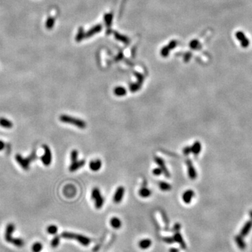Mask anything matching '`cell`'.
<instances>
[{
    "label": "cell",
    "mask_w": 252,
    "mask_h": 252,
    "mask_svg": "<svg viewBox=\"0 0 252 252\" xmlns=\"http://www.w3.org/2000/svg\"><path fill=\"white\" fill-rule=\"evenodd\" d=\"M235 36H236L238 41L240 42V44H241V46L242 47V48H247V47H249L250 43L249 40V39L245 36L244 33L243 32L238 31L236 33H235Z\"/></svg>",
    "instance_id": "cell-6"
},
{
    "label": "cell",
    "mask_w": 252,
    "mask_h": 252,
    "mask_svg": "<svg viewBox=\"0 0 252 252\" xmlns=\"http://www.w3.org/2000/svg\"><path fill=\"white\" fill-rule=\"evenodd\" d=\"M47 231L50 235H55L58 233V227L55 225H50L47 228Z\"/></svg>",
    "instance_id": "cell-27"
},
{
    "label": "cell",
    "mask_w": 252,
    "mask_h": 252,
    "mask_svg": "<svg viewBox=\"0 0 252 252\" xmlns=\"http://www.w3.org/2000/svg\"><path fill=\"white\" fill-rule=\"evenodd\" d=\"M92 198L95 201V205L97 209H101L104 204V198L101 195L98 188H94L92 191Z\"/></svg>",
    "instance_id": "cell-4"
},
{
    "label": "cell",
    "mask_w": 252,
    "mask_h": 252,
    "mask_svg": "<svg viewBox=\"0 0 252 252\" xmlns=\"http://www.w3.org/2000/svg\"><path fill=\"white\" fill-rule=\"evenodd\" d=\"M252 228V221H248L244 223V226L240 231V235L242 237H245L249 234Z\"/></svg>",
    "instance_id": "cell-12"
},
{
    "label": "cell",
    "mask_w": 252,
    "mask_h": 252,
    "mask_svg": "<svg viewBox=\"0 0 252 252\" xmlns=\"http://www.w3.org/2000/svg\"><path fill=\"white\" fill-rule=\"evenodd\" d=\"M235 240L237 245H238V246L239 247V249H240L244 250L245 248H246V244H245L244 242L243 237H242L241 235H237V236L235 238Z\"/></svg>",
    "instance_id": "cell-16"
},
{
    "label": "cell",
    "mask_w": 252,
    "mask_h": 252,
    "mask_svg": "<svg viewBox=\"0 0 252 252\" xmlns=\"http://www.w3.org/2000/svg\"><path fill=\"white\" fill-rule=\"evenodd\" d=\"M60 120L63 123H69L76 126V127H79L81 129H84L86 127V123L84 120L79 118H76L75 117L65 115V114L60 116Z\"/></svg>",
    "instance_id": "cell-2"
},
{
    "label": "cell",
    "mask_w": 252,
    "mask_h": 252,
    "mask_svg": "<svg viewBox=\"0 0 252 252\" xmlns=\"http://www.w3.org/2000/svg\"><path fill=\"white\" fill-rule=\"evenodd\" d=\"M43 150H44V154L41 156V160L43 162V164L46 166L50 165L52 161V154L51 151H50V148L48 146L44 144L43 145Z\"/></svg>",
    "instance_id": "cell-5"
},
{
    "label": "cell",
    "mask_w": 252,
    "mask_h": 252,
    "mask_svg": "<svg viewBox=\"0 0 252 252\" xmlns=\"http://www.w3.org/2000/svg\"><path fill=\"white\" fill-rule=\"evenodd\" d=\"M154 160H155L156 162L157 163V165H158L159 167L162 169V173H164L165 176L166 177H169V176H170V174H169V171H168L167 168H166L165 164L163 160L161 159L159 157H155L154 158Z\"/></svg>",
    "instance_id": "cell-10"
},
{
    "label": "cell",
    "mask_w": 252,
    "mask_h": 252,
    "mask_svg": "<svg viewBox=\"0 0 252 252\" xmlns=\"http://www.w3.org/2000/svg\"><path fill=\"white\" fill-rule=\"evenodd\" d=\"M114 93L117 96H124L126 94V90L123 87H116V88L114 89Z\"/></svg>",
    "instance_id": "cell-23"
},
{
    "label": "cell",
    "mask_w": 252,
    "mask_h": 252,
    "mask_svg": "<svg viewBox=\"0 0 252 252\" xmlns=\"http://www.w3.org/2000/svg\"><path fill=\"white\" fill-rule=\"evenodd\" d=\"M78 152L77 151V150H72L71 152V161L72 162H75V161L77 160V158H78Z\"/></svg>",
    "instance_id": "cell-28"
},
{
    "label": "cell",
    "mask_w": 252,
    "mask_h": 252,
    "mask_svg": "<svg viewBox=\"0 0 252 252\" xmlns=\"http://www.w3.org/2000/svg\"><path fill=\"white\" fill-rule=\"evenodd\" d=\"M110 224L111 226L113 227L114 228L118 229V228H120L121 227V221L117 217H113L111 218L110 220Z\"/></svg>",
    "instance_id": "cell-19"
},
{
    "label": "cell",
    "mask_w": 252,
    "mask_h": 252,
    "mask_svg": "<svg viewBox=\"0 0 252 252\" xmlns=\"http://www.w3.org/2000/svg\"><path fill=\"white\" fill-rule=\"evenodd\" d=\"M85 164V161L83 160H76L75 161V162H72L71 165L70 166V172H75V171H76L77 169H80L81 167H83L84 165Z\"/></svg>",
    "instance_id": "cell-13"
},
{
    "label": "cell",
    "mask_w": 252,
    "mask_h": 252,
    "mask_svg": "<svg viewBox=\"0 0 252 252\" xmlns=\"http://www.w3.org/2000/svg\"><path fill=\"white\" fill-rule=\"evenodd\" d=\"M27 158L28 159V160L30 161V162H31L32 161L34 160L36 158V152H35V151H33V152L31 154V155H30V156H28V157Z\"/></svg>",
    "instance_id": "cell-31"
},
{
    "label": "cell",
    "mask_w": 252,
    "mask_h": 252,
    "mask_svg": "<svg viewBox=\"0 0 252 252\" xmlns=\"http://www.w3.org/2000/svg\"><path fill=\"white\" fill-rule=\"evenodd\" d=\"M4 147H5V144H4V142H3V141L0 140V151L3 150V149H4Z\"/></svg>",
    "instance_id": "cell-35"
},
{
    "label": "cell",
    "mask_w": 252,
    "mask_h": 252,
    "mask_svg": "<svg viewBox=\"0 0 252 252\" xmlns=\"http://www.w3.org/2000/svg\"><path fill=\"white\" fill-rule=\"evenodd\" d=\"M201 144L199 142H196L191 147V153H193L195 156H198L201 151Z\"/></svg>",
    "instance_id": "cell-17"
},
{
    "label": "cell",
    "mask_w": 252,
    "mask_h": 252,
    "mask_svg": "<svg viewBox=\"0 0 252 252\" xmlns=\"http://www.w3.org/2000/svg\"><path fill=\"white\" fill-rule=\"evenodd\" d=\"M198 42L197 41H193L192 42V43H191V46H192V48H196V47L198 46Z\"/></svg>",
    "instance_id": "cell-36"
},
{
    "label": "cell",
    "mask_w": 252,
    "mask_h": 252,
    "mask_svg": "<svg viewBox=\"0 0 252 252\" xmlns=\"http://www.w3.org/2000/svg\"><path fill=\"white\" fill-rule=\"evenodd\" d=\"M55 23V19L53 17H49V18L47 19L46 23V27L48 30H51L53 28V25Z\"/></svg>",
    "instance_id": "cell-25"
},
{
    "label": "cell",
    "mask_w": 252,
    "mask_h": 252,
    "mask_svg": "<svg viewBox=\"0 0 252 252\" xmlns=\"http://www.w3.org/2000/svg\"><path fill=\"white\" fill-rule=\"evenodd\" d=\"M151 244L152 242L149 239H144L139 242V246L142 249H147L150 247Z\"/></svg>",
    "instance_id": "cell-20"
},
{
    "label": "cell",
    "mask_w": 252,
    "mask_h": 252,
    "mask_svg": "<svg viewBox=\"0 0 252 252\" xmlns=\"http://www.w3.org/2000/svg\"><path fill=\"white\" fill-rule=\"evenodd\" d=\"M61 236L62 238H65V239L76 240L81 244L83 245V246H88L90 243V240L87 237L83 236L82 235L75 234V233H70V232H63L61 234Z\"/></svg>",
    "instance_id": "cell-3"
},
{
    "label": "cell",
    "mask_w": 252,
    "mask_h": 252,
    "mask_svg": "<svg viewBox=\"0 0 252 252\" xmlns=\"http://www.w3.org/2000/svg\"><path fill=\"white\" fill-rule=\"evenodd\" d=\"M173 239H174V242H178L181 245V247L183 249H186V244L185 243V242L184 241V239H183L182 236H181V235L180 234L179 232H176L175 234H174V236H173Z\"/></svg>",
    "instance_id": "cell-15"
},
{
    "label": "cell",
    "mask_w": 252,
    "mask_h": 252,
    "mask_svg": "<svg viewBox=\"0 0 252 252\" xmlns=\"http://www.w3.org/2000/svg\"><path fill=\"white\" fill-rule=\"evenodd\" d=\"M59 243H60V237L59 236H55L54 237L53 240L51 241V246L52 247L56 248L58 246Z\"/></svg>",
    "instance_id": "cell-29"
},
{
    "label": "cell",
    "mask_w": 252,
    "mask_h": 252,
    "mask_svg": "<svg viewBox=\"0 0 252 252\" xmlns=\"http://www.w3.org/2000/svg\"><path fill=\"white\" fill-rule=\"evenodd\" d=\"M249 216H250V217H251V220H252V210H251V211H249Z\"/></svg>",
    "instance_id": "cell-38"
},
{
    "label": "cell",
    "mask_w": 252,
    "mask_h": 252,
    "mask_svg": "<svg viewBox=\"0 0 252 252\" xmlns=\"http://www.w3.org/2000/svg\"><path fill=\"white\" fill-rule=\"evenodd\" d=\"M169 252H179V250L176 248H172L169 250Z\"/></svg>",
    "instance_id": "cell-37"
},
{
    "label": "cell",
    "mask_w": 252,
    "mask_h": 252,
    "mask_svg": "<svg viewBox=\"0 0 252 252\" xmlns=\"http://www.w3.org/2000/svg\"><path fill=\"white\" fill-rule=\"evenodd\" d=\"M0 126L5 128H11L13 127V123L4 118H0Z\"/></svg>",
    "instance_id": "cell-18"
},
{
    "label": "cell",
    "mask_w": 252,
    "mask_h": 252,
    "mask_svg": "<svg viewBox=\"0 0 252 252\" xmlns=\"http://www.w3.org/2000/svg\"><path fill=\"white\" fill-rule=\"evenodd\" d=\"M186 165H187V167H188V174H189V178L190 179H193V180H194V179H196L198 176L197 171H196V169H195L194 166H193V165L192 163V161H191V160L189 159L186 160Z\"/></svg>",
    "instance_id": "cell-7"
},
{
    "label": "cell",
    "mask_w": 252,
    "mask_h": 252,
    "mask_svg": "<svg viewBox=\"0 0 252 252\" xmlns=\"http://www.w3.org/2000/svg\"><path fill=\"white\" fill-rule=\"evenodd\" d=\"M181 228V225L180 223H176L174 226V231L175 232H179V230Z\"/></svg>",
    "instance_id": "cell-34"
},
{
    "label": "cell",
    "mask_w": 252,
    "mask_h": 252,
    "mask_svg": "<svg viewBox=\"0 0 252 252\" xmlns=\"http://www.w3.org/2000/svg\"><path fill=\"white\" fill-rule=\"evenodd\" d=\"M15 230V226L13 223H8L6 226V232H5V240L8 242L12 243L16 246L22 247L24 245V241L20 238H13L12 234Z\"/></svg>",
    "instance_id": "cell-1"
},
{
    "label": "cell",
    "mask_w": 252,
    "mask_h": 252,
    "mask_svg": "<svg viewBox=\"0 0 252 252\" xmlns=\"http://www.w3.org/2000/svg\"><path fill=\"white\" fill-rule=\"evenodd\" d=\"M162 173V169H161L160 167L155 168V169L153 170V174H154L155 176H160Z\"/></svg>",
    "instance_id": "cell-30"
},
{
    "label": "cell",
    "mask_w": 252,
    "mask_h": 252,
    "mask_svg": "<svg viewBox=\"0 0 252 252\" xmlns=\"http://www.w3.org/2000/svg\"><path fill=\"white\" fill-rule=\"evenodd\" d=\"M89 167H90V169L92 171L97 172V171L100 170L101 167H102V161L99 159L90 161V164H89Z\"/></svg>",
    "instance_id": "cell-14"
},
{
    "label": "cell",
    "mask_w": 252,
    "mask_h": 252,
    "mask_svg": "<svg viewBox=\"0 0 252 252\" xmlns=\"http://www.w3.org/2000/svg\"><path fill=\"white\" fill-rule=\"evenodd\" d=\"M139 195L142 198H148L151 195V191L147 188H142L139 190Z\"/></svg>",
    "instance_id": "cell-22"
},
{
    "label": "cell",
    "mask_w": 252,
    "mask_h": 252,
    "mask_svg": "<svg viewBox=\"0 0 252 252\" xmlns=\"http://www.w3.org/2000/svg\"><path fill=\"white\" fill-rule=\"evenodd\" d=\"M159 187L162 191H170L172 189V186L169 184H168L167 182H165V181H160L159 183Z\"/></svg>",
    "instance_id": "cell-24"
},
{
    "label": "cell",
    "mask_w": 252,
    "mask_h": 252,
    "mask_svg": "<svg viewBox=\"0 0 252 252\" xmlns=\"http://www.w3.org/2000/svg\"><path fill=\"white\" fill-rule=\"evenodd\" d=\"M163 240H164L165 242L168 243V244H172V243H173L174 242V239H173V238H165L164 239H163Z\"/></svg>",
    "instance_id": "cell-33"
},
{
    "label": "cell",
    "mask_w": 252,
    "mask_h": 252,
    "mask_svg": "<svg viewBox=\"0 0 252 252\" xmlns=\"http://www.w3.org/2000/svg\"><path fill=\"white\" fill-rule=\"evenodd\" d=\"M42 248H43V245L41 244V243L36 242L32 245V249L33 252H40L42 250Z\"/></svg>",
    "instance_id": "cell-26"
},
{
    "label": "cell",
    "mask_w": 252,
    "mask_h": 252,
    "mask_svg": "<svg viewBox=\"0 0 252 252\" xmlns=\"http://www.w3.org/2000/svg\"><path fill=\"white\" fill-rule=\"evenodd\" d=\"M16 160L18 162V163L21 166V167L23 168L25 170H28L30 167V161L28 160V159L24 158L22 157L21 155L20 154H16Z\"/></svg>",
    "instance_id": "cell-8"
},
{
    "label": "cell",
    "mask_w": 252,
    "mask_h": 252,
    "mask_svg": "<svg viewBox=\"0 0 252 252\" xmlns=\"http://www.w3.org/2000/svg\"><path fill=\"white\" fill-rule=\"evenodd\" d=\"M125 193V189L123 186H119L116 191L114 196V201L115 203H120L123 198Z\"/></svg>",
    "instance_id": "cell-9"
},
{
    "label": "cell",
    "mask_w": 252,
    "mask_h": 252,
    "mask_svg": "<svg viewBox=\"0 0 252 252\" xmlns=\"http://www.w3.org/2000/svg\"><path fill=\"white\" fill-rule=\"evenodd\" d=\"M194 195L195 193L193 192V190H191V189L187 190V191H186L184 193H183V196H182L183 201H184L186 204H189V203H191V200H192Z\"/></svg>",
    "instance_id": "cell-11"
},
{
    "label": "cell",
    "mask_w": 252,
    "mask_h": 252,
    "mask_svg": "<svg viewBox=\"0 0 252 252\" xmlns=\"http://www.w3.org/2000/svg\"><path fill=\"white\" fill-rule=\"evenodd\" d=\"M183 153H184V155H186V156L189 155V154H191V147H185L184 149V150H183Z\"/></svg>",
    "instance_id": "cell-32"
},
{
    "label": "cell",
    "mask_w": 252,
    "mask_h": 252,
    "mask_svg": "<svg viewBox=\"0 0 252 252\" xmlns=\"http://www.w3.org/2000/svg\"><path fill=\"white\" fill-rule=\"evenodd\" d=\"M65 189L68 190L67 191H64V193L65 194V196H67V197H73L76 193V189L74 186H67L65 187Z\"/></svg>",
    "instance_id": "cell-21"
}]
</instances>
